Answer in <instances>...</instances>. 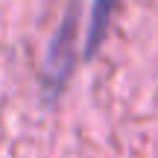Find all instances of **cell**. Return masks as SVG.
<instances>
[{
  "instance_id": "1",
  "label": "cell",
  "mask_w": 158,
  "mask_h": 158,
  "mask_svg": "<svg viewBox=\"0 0 158 158\" xmlns=\"http://www.w3.org/2000/svg\"><path fill=\"white\" fill-rule=\"evenodd\" d=\"M76 56H79V0H70L62 23L56 27L50 38L44 64H41V85H44V94L50 100H56L62 88L68 85Z\"/></svg>"
},
{
  "instance_id": "2",
  "label": "cell",
  "mask_w": 158,
  "mask_h": 158,
  "mask_svg": "<svg viewBox=\"0 0 158 158\" xmlns=\"http://www.w3.org/2000/svg\"><path fill=\"white\" fill-rule=\"evenodd\" d=\"M117 6H120V0H91L88 21H85V38H82V59L85 62H91L102 50Z\"/></svg>"
}]
</instances>
